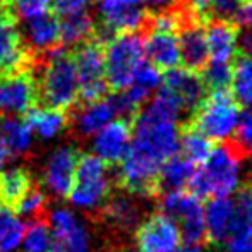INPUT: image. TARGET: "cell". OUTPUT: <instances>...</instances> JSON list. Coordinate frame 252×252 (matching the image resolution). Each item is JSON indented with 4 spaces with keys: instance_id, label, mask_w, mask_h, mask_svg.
Returning a JSON list of instances; mask_svg holds the SVG:
<instances>
[{
    "instance_id": "1",
    "label": "cell",
    "mask_w": 252,
    "mask_h": 252,
    "mask_svg": "<svg viewBox=\"0 0 252 252\" xmlns=\"http://www.w3.org/2000/svg\"><path fill=\"white\" fill-rule=\"evenodd\" d=\"M179 122L163 115L148 105L136 117L132 139L124 156L120 179L132 194H148L158 182V175L166 159L179 153Z\"/></svg>"
},
{
    "instance_id": "2",
    "label": "cell",
    "mask_w": 252,
    "mask_h": 252,
    "mask_svg": "<svg viewBox=\"0 0 252 252\" xmlns=\"http://www.w3.org/2000/svg\"><path fill=\"white\" fill-rule=\"evenodd\" d=\"M244 179V163L233 148L220 144L211 148L206 159L194 168L189 186L197 197H230L239 192Z\"/></svg>"
},
{
    "instance_id": "3",
    "label": "cell",
    "mask_w": 252,
    "mask_h": 252,
    "mask_svg": "<svg viewBox=\"0 0 252 252\" xmlns=\"http://www.w3.org/2000/svg\"><path fill=\"white\" fill-rule=\"evenodd\" d=\"M43 55L45 65L36 81L38 96L50 108H70L79 98V79L72 52L55 47L43 52Z\"/></svg>"
},
{
    "instance_id": "4",
    "label": "cell",
    "mask_w": 252,
    "mask_h": 252,
    "mask_svg": "<svg viewBox=\"0 0 252 252\" xmlns=\"http://www.w3.org/2000/svg\"><path fill=\"white\" fill-rule=\"evenodd\" d=\"M105 57V79L108 88L122 91L129 88L139 67L146 62L144 33H120L103 45Z\"/></svg>"
},
{
    "instance_id": "5",
    "label": "cell",
    "mask_w": 252,
    "mask_h": 252,
    "mask_svg": "<svg viewBox=\"0 0 252 252\" xmlns=\"http://www.w3.org/2000/svg\"><path fill=\"white\" fill-rule=\"evenodd\" d=\"M239 103L228 91H213L196 108L194 129L215 143L232 139L239 124Z\"/></svg>"
},
{
    "instance_id": "6",
    "label": "cell",
    "mask_w": 252,
    "mask_h": 252,
    "mask_svg": "<svg viewBox=\"0 0 252 252\" xmlns=\"http://www.w3.org/2000/svg\"><path fill=\"white\" fill-rule=\"evenodd\" d=\"M112 189V177L108 166L94 155L79 156L76 166L72 187L69 190V201L77 209H96L108 199Z\"/></svg>"
},
{
    "instance_id": "7",
    "label": "cell",
    "mask_w": 252,
    "mask_h": 252,
    "mask_svg": "<svg viewBox=\"0 0 252 252\" xmlns=\"http://www.w3.org/2000/svg\"><path fill=\"white\" fill-rule=\"evenodd\" d=\"M76 47L72 57L79 79V98L84 103L101 100L108 91V84L105 79L103 43L93 34Z\"/></svg>"
},
{
    "instance_id": "8",
    "label": "cell",
    "mask_w": 252,
    "mask_h": 252,
    "mask_svg": "<svg viewBox=\"0 0 252 252\" xmlns=\"http://www.w3.org/2000/svg\"><path fill=\"white\" fill-rule=\"evenodd\" d=\"M98 19L94 36L103 45L112 36L120 33H134L146 30L150 10L136 3H127L124 0H100L98 2Z\"/></svg>"
},
{
    "instance_id": "9",
    "label": "cell",
    "mask_w": 252,
    "mask_h": 252,
    "mask_svg": "<svg viewBox=\"0 0 252 252\" xmlns=\"http://www.w3.org/2000/svg\"><path fill=\"white\" fill-rule=\"evenodd\" d=\"M161 213L172 216L182 233V240L190 246H197L206 237L204 230V206L201 197L184 190H165L159 201Z\"/></svg>"
},
{
    "instance_id": "10",
    "label": "cell",
    "mask_w": 252,
    "mask_h": 252,
    "mask_svg": "<svg viewBox=\"0 0 252 252\" xmlns=\"http://www.w3.org/2000/svg\"><path fill=\"white\" fill-rule=\"evenodd\" d=\"M30 48L10 5H0V76L28 70L31 63Z\"/></svg>"
},
{
    "instance_id": "11",
    "label": "cell",
    "mask_w": 252,
    "mask_h": 252,
    "mask_svg": "<svg viewBox=\"0 0 252 252\" xmlns=\"http://www.w3.org/2000/svg\"><path fill=\"white\" fill-rule=\"evenodd\" d=\"M50 252H90L91 233L77 213L69 208H57L50 213Z\"/></svg>"
},
{
    "instance_id": "12",
    "label": "cell",
    "mask_w": 252,
    "mask_h": 252,
    "mask_svg": "<svg viewBox=\"0 0 252 252\" xmlns=\"http://www.w3.org/2000/svg\"><path fill=\"white\" fill-rule=\"evenodd\" d=\"M38 100L36 79L30 70L0 76V115L28 113Z\"/></svg>"
},
{
    "instance_id": "13",
    "label": "cell",
    "mask_w": 252,
    "mask_h": 252,
    "mask_svg": "<svg viewBox=\"0 0 252 252\" xmlns=\"http://www.w3.org/2000/svg\"><path fill=\"white\" fill-rule=\"evenodd\" d=\"M136 242L139 252H175L182 244V233L172 216L158 213L139 223Z\"/></svg>"
},
{
    "instance_id": "14",
    "label": "cell",
    "mask_w": 252,
    "mask_h": 252,
    "mask_svg": "<svg viewBox=\"0 0 252 252\" xmlns=\"http://www.w3.org/2000/svg\"><path fill=\"white\" fill-rule=\"evenodd\" d=\"M79 153L72 146H59L48 156L43 168V184L57 197H65L76 175Z\"/></svg>"
},
{
    "instance_id": "15",
    "label": "cell",
    "mask_w": 252,
    "mask_h": 252,
    "mask_svg": "<svg viewBox=\"0 0 252 252\" xmlns=\"http://www.w3.org/2000/svg\"><path fill=\"white\" fill-rule=\"evenodd\" d=\"M177 38L180 48V63H184V67L192 72H201L209 62L202 21L197 19L194 14L187 16L177 31Z\"/></svg>"
},
{
    "instance_id": "16",
    "label": "cell",
    "mask_w": 252,
    "mask_h": 252,
    "mask_svg": "<svg viewBox=\"0 0 252 252\" xmlns=\"http://www.w3.org/2000/svg\"><path fill=\"white\" fill-rule=\"evenodd\" d=\"M132 139V127L127 120L113 119L93 136V155L106 165H115L124 159Z\"/></svg>"
},
{
    "instance_id": "17",
    "label": "cell",
    "mask_w": 252,
    "mask_h": 252,
    "mask_svg": "<svg viewBox=\"0 0 252 252\" xmlns=\"http://www.w3.org/2000/svg\"><path fill=\"white\" fill-rule=\"evenodd\" d=\"M237 220V204L230 197H215L204 208L206 237L215 244H223L232 233Z\"/></svg>"
},
{
    "instance_id": "18",
    "label": "cell",
    "mask_w": 252,
    "mask_h": 252,
    "mask_svg": "<svg viewBox=\"0 0 252 252\" xmlns=\"http://www.w3.org/2000/svg\"><path fill=\"white\" fill-rule=\"evenodd\" d=\"M163 86H166L179 98L187 113L196 110L197 105L204 100L206 94V86L201 76L197 72L186 69V67L184 69H179V67L170 69L166 76L163 77Z\"/></svg>"
},
{
    "instance_id": "19",
    "label": "cell",
    "mask_w": 252,
    "mask_h": 252,
    "mask_svg": "<svg viewBox=\"0 0 252 252\" xmlns=\"http://www.w3.org/2000/svg\"><path fill=\"white\" fill-rule=\"evenodd\" d=\"M239 26L228 21H206V43L211 62H232L237 52Z\"/></svg>"
},
{
    "instance_id": "20",
    "label": "cell",
    "mask_w": 252,
    "mask_h": 252,
    "mask_svg": "<svg viewBox=\"0 0 252 252\" xmlns=\"http://www.w3.org/2000/svg\"><path fill=\"white\" fill-rule=\"evenodd\" d=\"M144 52H146L150 62L159 70H170L180 65L179 38L175 33L146 31L144 33Z\"/></svg>"
},
{
    "instance_id": "21",
    "label": "cell",
    "mask_w": 252,
    "mask_h": 252,
    "mask_svg": "<svg viewBox=\"0 0 252 252\" xmlns=\"http://www.w3.org/2000/svg\"><path fill=\"white\" fill-rule=\"evenodd\" d=\"M232 233L223 242L225 252H252V187L240 194Z\"/></svg>"
},
{
    "instance_id": "22",
    "label": "cell",
    "mask_w": 252,
    "mask_h": 252,
    "mask_svg": "<svg viewBox=\"0 0 252 252\" xmlns=\"http://www.w3.org/2000/svg\"><path fill=\"white\" fill-rule=\"evenodd\" d=\"M24 43L30 52H47L60 47V21L53 14H45L28 21Z\"/></svg>"
},
{
    "instance_id": "23",
    "label": "cell",
    "mask_w": 252,
    "mask_h": 252,
    "mask_svg": "<svg viewBox=\"0 0 252 252\" xmlns=\"http://www.w3.org/2000/svg\"><path fill=\"white\" fill-rule=\"evenodd\" d=\"M105 218L115 228L122 232H132L143 220V208L132 196H115L105 204Z\"/></svg>"
},
{
    "instance_id": "24",
    "label": "cell",
    "mask_w": 252,
    "mask_h": 252,
    "mask_svg": "<svg viewBox=\"0 0 252 252\" xmlns=\"http://www.w3.org/2000/svg\"><path fill=\"white\" fill-rule=\"evenodd\" d=\"M117 112L112 98L86 103L76 115V129L81 136H94L101 127L115 119Z\"/></svg>"
},
{
    "instance_id": "25",
    "label": "cell",
    "mask_w": 252,
    "mask_h": 252,
    "mask_svg": "<svg viewBox=\"0 0 252 252\" xmlns=\"http://www.w3.org/2000/svg\"><path fill=\"white\" fill-rule=\"evenodd\" d=\"M28 126L31 127L33 134L40 136L41 139L50 141L55 139L59 134H62V130L67 126V115L63 113V110L50 108V106H45V108H33L28 112L26 119Z\"/></svg>"
},
{
    "instance_id": "26",
    "label": "cell",
    "mask_w": 252,
    "mask_h": 252,
    "mask_svg": "<svg viewBox=\"0 0 252 252\" xmlns=\"http://www.w3.org/2000/svg\"><path fill=\"white\" fill-rule=\"evenodd\" d=\"M0 137L5 143L7 150L16 155L26 153L33 144V130L28 122L12 115L0 119Z\"/></svg>"
},
{
    "instance_id": "27",
    "label": "cell",
    "mask_w": 252,
    "mask_h": 252,
    "mask_svg": "<svg viewBox=\"0 0 252 252\" xmlns=\"http://www.w3.org/2000/svg\"><path fill=\"white\" fill-rule=\"evenodd\" d=\"M194 173V163L182 155H175L166 159L158 175V182L165 190H182L190 184Z\"/></svg>"
},
{
    "instance_id": "28",
    "label": "cell",
    "mask_w": 252,
    "mask_h": 252,
    "mask_svg": "<svg viewBox=\"0 0 252 252\" xmlns=\"http://www.w3.org/2000/svg\"><path fill=\"white\" fill-rule=\"evenodd\" d=\"M26 225L23 218L7 204L0 202V252H17Z\"/></svg>"
},
{
    "instance_id": "29",
    "label": "cell",
    "mask_w": 252,
    "mask_h": 252,
    "mask_svg": "<svg viewBox=\"0 0 252 252\" xmlns=\"http://www.w3.org/2000/svg\"><path fill=\"white\" fill-rule=\"evenodd\" d=\"M60 21V45L70 47V45H79L84 40L91 38L96 30V23L90 16V12L76 14V16L63 17Z\"/></svg>"
},
{
    "instance_id": "30",
    "label": "cell",
    "mask_w": 252,
    "mask_h": 252,
    "mask_svg": "<svg viewBox=\"0 0 252 252\" xmlns=\"http://www.w3.org/2000/svg\"><path fill=\"white\" fill-rule=\"evenodd\" d=\"M31 189V175L24 168L0 170V202L2 204H16L28 190Z\"/></svg>"
},
{
    "instance_id": "31",
    "label": "cell",
    "mask_w": 252,
    "mask_h": 252,
    "mask_svg": "<svg viewBox=\"0 0 252 252\" xmlns=\"http://www.w3.org/2000/svg\"><path fill=\"white\" fill-rule=\"evenodd\" d=\"M232 88L235 101L246 108H252V57L242 55L233 65Z\"/></svg>"
},
{
    "instance_id": "32",
    "label": "cell",
    "mask_w": 252,
    "mask_h": 252,
    "mask_svg": "<svg viewBox=\"0 0 252 252\" xmlns=\"http://www.w3.org/2000/svg\"><path fill=\"white\" fill-rule=\"evenodd\" d=\"M211 141L206 136H202L199 130L189 129L184 134H180L179 141V151L184 158H187L190 163H202L206 156L211 151Z\"/></svg>"
},
{
    "instance_id": "33",
    "label": "cell",
    "mask_w": 252,
    "mask_h": 252,
    "mask_svg": "<svg viewBox=\"0 0 252 252\" xmlns=\"http://www.w3.org/2000/svg\"><path fill=\"white\" fill-rule=\"evenodd\" d=\"M233 65L232 62H211L209 60L206 67L201 70V79L206 90L211 91H228L232 84Z\"/></svg>"
},
{
    "instance_id": "34",
    "label": "cell",
    "mask_w": 252,
    "mask_h": 252,
    "mask_svg": "<svg viewBox=\"0 0 252 252\" xmlns=\"http://www.w3.org/2000/svg\"><path fill=\"white\" fill-rule=\"evenodd\" d=\"M24 252H50L52 251V233L50 226L41 220L30 223L26 226L21 242Z\"/></svg>"
},
{
    "instance_id": "35",
    "label": "cell",
    "mask_w": 252,
    "mask_h": 252,
    "mask_svg": "<svg viewBox=\"0 0 252 252\" xmlns=\"http://www.w3.org/2000/svg\"><path fill=\"white\" fill-rule=\"evenodd\" d=\"M240 7H242V0H208L204 21L216 19L235 23Z\"/></svg>"
},
{
    "instance_id": "36",
    "label": "cell",
    "mask_w": 252,
    "mask_h": 252,
    "mask_svg": "<svg viewBox=\"0 0 252 252\" xmlns=\"http://www.w3.org/2000/svg\"><path fill=\"white\" fill-rule=\"evenodd\" d=\"M10 9H12L14 16L17 17V21H31L48 14L50 0H14L10 3Z\"/></svg>"
},
{
    "instance_id": "37",
    "label": "cell",
    "mask_w": 252,
    "mask_h": 252,
    "mask_svg": "<svg viewBox=\"0 0 252 252\" xmlns=\"http://www.w3.org/2000/svg\"><path fill=\"white\" fill-rule=\"evenodd\" d=\"M16 213L19 216L34 218L38 216L47 206V196L38 189H30L19 201L16 202Z\"/></svg>"
},
{
    "instance_id": "38",
    "label": "cell",
    "mask_w": 252,
    "mask_h": 252,
    "mask_svg": "<svg viewBox=\"0 0 252 252\" xmlns=\"http://www.w3.org/2000/svg\"><path fill=\"white\" fill-rule=\"evenodd\" d=\"M132 84L143 88L146 93L151 94L153 91H156L163 84V74H161V70L153 65L151 62H144L143 65L139 67V70L136 72V76H134Z\"/></svg>"
},
{
    "instance_id": "39",
    "label": "cell",
    "mask_w": 252,
    "mask_h": 252,
    "mask_svg": "<svg viewBox=\"0 0 252 252\" xmlns=\"http://www.w3.org/2000/svg\"><path fill=\"white\" fill-rule=\"evenodd\" d=\"M233 137L240 150L252 151V108H247L246 112L240 113Z\"/></svg>"
},
{
    "instance_id": "40",
    "label": "cell",
    "mask_w": 252,
    "mask_h": 252,
    "mask_svg": "<svg viewBox=\"0 0 252 252\" xmlns=\"http://www.w3.org/2000/svg\"><path fill=\"white\" fill-rule=\"evenodd\" d=\"M91 0H50V7L59 19L88 12Z\"/></svg>"
},
{
    "instance_id": "41",
    "label": "cell",
    "mask_w": 252,
    "mask_h": 252,
    "mask_svg": "<svg viewBox=\"0 0 252 252\" xmlns=\"http://www.w3.org/2000/svg\"><path fill=\"white\" fill-rule=\"evenodd\" d=\"M237 26H244V28H252V0H247V3H242L240 7V12L235 19Z\"/></svg>"
},
{
    "instance_id": "42",
    "label": "cell",
    "mask_w": 252,
    "mask_h": 252,
    "mask_svg": "<svg viewBox=\"0 0 252 252\" xmlns=\"http://www.w3.org/2000/svg\"><path fill=\"white\" fill-rule=\"evenodd\" d=\"M237 47H240L244 55L252 57V28H244L240 36L237 38Z\"/></svg>"
},
{
    "instance_id": "43",
    "label": "cell",
    "mask_w": 252,
    "mask_h": 252,
    "mask_svg": "<svg viewBox=\"0 0 252 252\" xmlns=\"http://www.w3.org/2000/svg\"><path fill=\"white\" fill-rule=\"evenodd\" d=\"M187 7L190 9V12L194 16H197L201 21H204L206 16V7H208V0H182Z\"/></svg>"
},
{
    "instance_id": "44",
    "label": "cell",
    "mask_w": 252,
    "mask_h": 252,
    "mask_svg": "<svg viewBox=\"0 0 252 252\" xmlns=\"http://www.w3.org/2000/svg\"><path fill=\"white\" fill-rule=\"evenodd\" d=\"M146 2H150L151 7H155L156 10H166L177 7L182 0H146Z\"/></svg>"
},
{
    "instance_id": "45",
    "label": "cell",
    "mask_w": 252,
    "mask_h": 252,
    "mask_svg": "<svg viewBox=\"0 0 252 252\" xmlns=\"http://www.w3.org/2000/svg\"><path fill=\"white\" fill-rule=\"evenodd\" d=\"M9 156H10V151L7 150L5 143H3V139L0 137V170L7 165V161H9Z\"/></svg>"
},
{
    "instance_id": "46",
    "label": "cell",
    "mask_w": 252,
    "mask_h": 252,
    "mask_svg": "<svg viewBox=\"0 0 252 252\" xmlns=\"http://www.w3.org/2000/svg\"><path fill=\"white\" fill-rule=\"evenodd\" d=\"M175 252H202V251H201L197 246H190V244H187L186 247H182V246H180L179 249H177Z\"/></svg>"
},
{
    "instance_id": "47",
    "label": "cell",
    "mask_w": 252,
    "mask_h": 252,
    "mask_svg": "<svg viewBox=\"0 0 252 252\" xmlns=\"http://www.w3.org/2000/svg\"><path fill=\"white\" fill-rule=\"evenodd\" d=\"M124 2H127V3H136V5H141V3L146 2V0H124Z\"/></svg>"
},
{
    "instance_id": "48",
    "label": "cell",
    "mask_w": 252,
    "mask_h": 252,
    "mask_svg": "<svg viewBox=\"0 0 252 252\" xmlns=\"http://www.w3.org/2000/svg\"><path fill=\"white\" fill-rule=\"evenodd\" d=\"M249 166H251V170H252V155H251V158H249Z\"/></svg>"
},
{
    "instance_id": "49",
    "label": "cell",
    "mask_w": 252,
    "mask_h": 252,
    "mask_svg": "<svg viewBox=\"0 0 252 252\" xmlns=\"http://www.w3.org/2000/svg\"><path fill=\"white\" fill-rule=\"evenodd\" d=\"M127 252H139V251H137V249H134V251H127Z\"/></svg>"
},
{
    "instance_id": "50",
    "label": "cell",
    "mask_w": 252,
    "mask_h": 252,
    "mask_svg": "<svg viewBox=\"0 0 252 252\" xmlns=\"http://www.w3.org/2000/svg\"><path fill=\"white\" fill-rule=\"evenodd\" d=\"M246 2H247V0H246Z\"/></svg>"
}]
</instances>
